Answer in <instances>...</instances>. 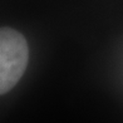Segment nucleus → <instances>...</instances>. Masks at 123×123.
<instances>
[{
    "mask_svg": "<svg viewBox=\"0 0 123 123\" xmlns=\"http://www.w3.org/2000/svg\"><path fill=\"white\" fill-rule=\"evenodd\" d=\"M29 60L25 38L10 28H0V96L9 92L23 77Z\"/></svg>",
    "mask_w": 123,
    "mask_h": 123,
    "instance_id": "1",
    "label": "nucleus"
}]
</instances>
